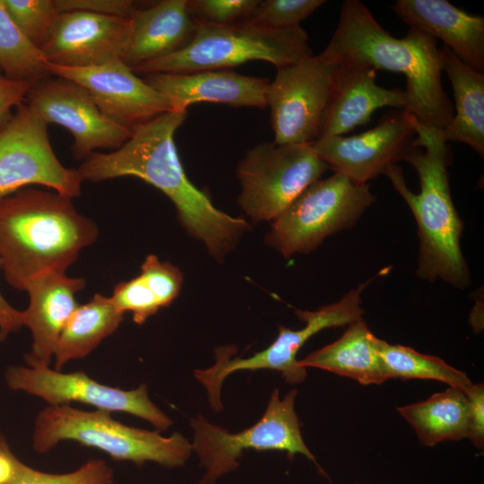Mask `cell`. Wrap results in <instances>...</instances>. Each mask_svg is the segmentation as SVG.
Segmentation results:
<instances>
[{"instance_id":"cell-18","label":"cell","mask_w":484,"mask_h":484,"mask_svg":"<svg viewBox=\"0 0 484 484\" xmlns=\"http://www.w3.org/2000/svg\"><path fill=\"white\" fill-rule=\"evenodd\" d=\"M337 65L318 138L342 135L366 125L379 108L406 109L405 91L377 85L374 68L350 62Z\"/></svg>"},{"instance_id":"cell-30","label":"cell","mask_w":484,"mask_h":484,"mask_svg":"<svg viewBox=\"0 0 484 484\" xmlns=\"http://www.w3.org/2000/svg\"><path fill=\"white\" fill-rule=\"evenodd\" d=\"M113 471L104 461L89 460L77 470L66 473H48L37 471L19 459L9 484H111Z\"/></svg>"},{"instance_id":"cell-25","label":"cell","mask_w":484,"mask_h":484,"mask_svg":"<svg viewBox=\"0 0 484 484\" xmlns=\"http://www.w3.org/2000/svg\"><path fill=\"white\" fill-rule=\"evenodd\" d=\"M124 314L117 309L110 297L95 294L77 308L65 323L56 343L55 369L69 361L90 354L105 338L120 325Z\"/></svg>"},{"instance_id":"cell-20","label":"cell","mask_w":484,"mask_h":484,"mask_svg":"<svg viewBox=\"0 0 484 484\" xmlns=\"http://www.w3.org/2000/svg\"><path fill=\"white\" fill-rule=\"evenodd\" d=\"M83 278L51 272L34 279L26 288L29 306L22 311V324L32 336V346L24 359L29 367H49L59 335L77 308L75 294L84 289Z\"/></svg>"},{"instance_id":"cell-40","label":"cell","mask_w":484,"mask_h":484,"mask_svg":"<svg viewBox=\"0 0 484 484\" xmlns=\"http://www.w3.org/2000/svg\"><path fill=\"white\" fill-rule=\"evenodd\" d=\"M2 341H3V339H2L1 336H0V342H1Z\"/></svg>"},{"instance_id":"cell-11","label":"cell","mask_w":484,"mask_h":484,"mask_svg":"<svg viewBox=\"0 0 484 484\" xmlns=\"http://www.w3.org/2000/svg\"><path fill=\"white\" fill-rule=\"evenodd\" d=\"M48 127L24 100L0 129V199L33 185L72 199L80 195L83 179L57 159Z\"/></svg>"},{"instance_id":"cell-19","label":"cell","mask_w":484,"mask_h":484,"mask_svg":"<svg viewBox=\"0 0 484 484\" xmlns=\"http://www.w3.org/2000/svg\"><path fill=\"white\" fill-rule=\"evenodd\" d=\"M145 82L165 96L174 109L207 101L232 107H267L266 78L248 76L229 69L191 73H147Z\"/></svg>"},{"instance_id":"cell-27","label":"cell","mask_w":484,"mask_h":484,"mask_svg":"<svg viewBox=\"0 0 484 484\" xmlns=\"http://www.w3.org/2000/svg\"><path fill=\"white\" fill-rule=\"evenodd\" d=\"M377 350L388 380H436L464 393L473 385L464 372L438 357L422 354L411 347L390 344L379 338Z\"/></svg>"},{"instance_id":"cell-33","label":"cell","mask_w":484,"mask_h":484,"mask_svg":"<svg viewBox=\"0 0 484 484\" xmlns=\"http://www.w3.org/2000/svg\"><path fill=\"white\" fill-rule=\"evenodd\" d=\"M140 275L155 294L160 307H169L178 296L183 275L169 262H161L155 255L146 256Z\"/></svg>"},{"instance_id":"cell-32","label":"cell","mask_w":484,"mask_h":484,"mask_svg":"<svg viewBox=\"0 0 484 484\" xmlns=\"http://www.w3.org/2000/svg\"><path fill=\"white\" fill-rule=\"evenodd\" d=\"M110 298L118 311L123 314L130 312L134 322L138 324H143L161 308L155 294L140 274L117 283Z\"/></svg>"},{"instance_id":"cell-2","label":"cell","mask_w":484,"mask_h":484,"mask_svg":"<svg viewBox=\"0 0 484 484\" xmlns=\"http://www.w3.org/2000/svg\"><path fill=\"white\" fill-rule=\"evenodd\" d=\"M333 63H359L401 73L406 77V110L426 126L444 129L454 108L442 82L440 50L436 39L410 28L397 39L385 30L359 0H346L337 28L325 49L318 55Z\"/></svg>"},{"instance_id":"cell-29","label":"cell","mask_w":484,"mask_h":484,"mask_svg":"<svg viewBox=\"0 0 484 484\" xmlns=\"http://www.w3.org/2000/svg\"><path fill=\"white\" fill-rule=\"evenodd\" d=\"M3 1L15 24L40 49L60 13L56 0Z\"/></svg>"},{"instance_id":"cell-26","label":"cell","mask_w":484,"mask_h":484,"mask_svg":"<svg viewBox=\"0 0 484 484\" xmlns=\"http://www.w3.org/2000/svg\"><path fill=\"white\" fill-rule=\"evenodd\" d=\"M469 402L464 392L449 387L425 401L397 408L423 445L467 437Z\"/></svg>"},{"instance_id":"cell-7","label":"cell","mask_w":484,"mask_h":484,"mask_svg":"<svg viewBox=\"0 0 484 484\" xmlns=\"http://www.w3.org/2000/svg\"><path fill=\"white\" fill-rule=\"evenodd\" d=\"M297 393V389L293 388L281 399L279 389H275L263 417L252 427L235 434L210 423L202 414L192 419L191 427L194 431L192 451L204 468L198 484H216L219 479L235 471L246 449L286 452L290 459L300 454L324 473L303 440L295 411Z\"/></svg>"},{"instance_id":"cell-15","label":"cell","mask_w":484,"mask_h":484,"mask_svg":"<svg viewBox=\"0 0 484 484\" xmlns=\"http://www.w3.org/2000/svg\"><path fill=\"white\" fill-rule=\"evenodd\" d=\"M414 136L411 114L402 108L385 114L374 128L364 133L322 137L313 145L334 172L358 184H367L403 160Z\"/></svg>"},{"instance_id":"cell-4","label":"cell","mask_w":484,"mask_h":484,"mask_svg":"<svg viewBox=\"0 0 484 484\" xmlns=\"http://www.w3.org/2000/svg\"><path fill=\"white\" fill-rule=\"evenodd\" d=\"M411 123L416 137L403 160L416 170L419 193L408 188L402 169L397 164L384 175L406 202L418 225L417 275L463 289L470 283V271L460 245L463 223L453 203L449 186L450 151L442 129L424 125L412 114Z\"/></svg>"},{"instance_id":"cell-3","label":"cell","mask_w":484,"mask_h":484,"mask_svg":"<svg viewBox=\"0 0 484 484\" xmlns=\"http://www.w3.org/2000/svg\"><path fill=\"white\" fill-rule=\"evenodd\" d=\"M98 235L96 223L56 191L25 187L0 199L1 269L16 290L42 274L66 272Z\"/></svg>"},{"instance_id":"cell-14","label":"cell","mask_w":484,"mask_h":484,"mask_svg":"<svg viewBox=\"0 0 484 484\" xmlns=\"http://www.w3.org/2000/svg\"><path fill=\"white\" fill-rule=\"evenodd\" d=\"M25 102L47 124L59 125L71 133L73 154L78 160L98 149L117 150L133 133L108 118L83 86L66 78L50 74L35 82Z\"/></svg>"},{"instance_id":"cell-17","label":"cell","mask_w":484,"mask_h":484,"mask_svg":"<svg viewBox=\"0 0 484 484\" xmlns=\"http://www.w3.org/2000/svg\"><path fill=\"white\" fill-rule=\"evenodd\" d=\"M130 18L84 11L60 13L40 48L47 62L88 67L121 59L130 36Z\"/></svg>"},{"instance_id":"cell-35","label":"cell","mask_w":484,"mask_h":484,"mask_svg":"<svg viewBox=\"0 0 484 484\" xmlns=\"http://www.w3.org/2000/svg\"><path fill=\"white\" fill-rule=\"evenodd\" d=\"M56 4L59 13L84 11L125 18H131L137 10L131 0H56Z\"/></svg>"},{"instance_id":"cell-24","label":"cell","mask_w":484,"mask_h":484,"mask_svg":"<svg viewBox=\"0 0 484 484\" xmlns=\"http://www.w3.org/2000/svg\"><path fill=\"white\" fill-rule=\"evenodd\" d=\"M440 50L442 70L451 82L455 113L442 129L445 142L462 143L484 154V73L460 60L447 47Z\"/></svg>"},{"instance_id":"cell-6","label":"cell","mask_w":484,"mask_h":484,"mask_svg":"<svg viewBox=\"0 0 484 484\" xmlns=\"http://www.w3.org/2000/svg\"><path fill=\"white\" fill-rule=\"evenodd\" d=\"M313 56L301 28L273 30L247 20L218 25L196 20L195 33L184 48L143 64L134 72L191 73L222 70L248 61H266L276 69Z\"/></svg>"},{"instance_id":"cell-9","label":"cell","mask_w":484,"mask_h":484,"mask_svg":"<svg viewBox=\"0 0 484 484\" xmlns=\"http://www.w3.org/2000/svg\"><path fill=\"white\" fill-rule=\"evenodd\" d=\"M373 279L358 285L346 293L338 302L320 307L315 311L295 309L297 316L306 323L299 330L280 325L275 341L265 350L252 357H236L230 346L215 350L216 363L206 369H196L194 377L204 386L211 407L215 411L222 410L221 385L225 378L239 370L272 369L281 372L289 384H299L307 376V369L301 367L297 354L301 347L318 332L332 327L350 324L362 317L361 293Z\"/></svg>"},{"instance_id":"cell-31","label":"cell","mask_w":484,"mask_h":484,"mask_svg":"<svg viewBox=\"0 0 484 484\" xmlns=\"http://www.w3.org/2000/svg\"><path fill=\"white\" fill-rule=\"evenodd\" d=\"M324 3L323 0L260 1L246 20L273 30L297 28Z\"/></svg>"},{"instance_id":"cell-8","label":"cell","mask_w":484,"mask_h":484,"mask_svg":"<svg viewBox=\"0 0 484 484\" xmlns=\"http://www.w3.org/2000/svg\"><path fill=\"white\" fill-rule=\"evenodd\" d=\"M375 201L367 184L334 172L307 187L272 224L266 241L285 258L307 254L351 227Z\"/></svg>"},{"instance_id":"cell-16","label":"cell","mask_w":484,"mask_h":484,"mask_svg":"<svg viewBox=\"0 0 484 484\" xmlns=\"http://www.w3.org/2000/svg\"><path fill=\"white\" fill-rule=\"evenodd\" d=\"M48 71L51 75L83 86L108 118L131 131L174 109L165 96L135 75L121 59L88 67H66L48 63Z\"/></svg>"},{"instance_id":"cell-37","label":"cell","mask_w":484,"mask_h":484,"mask_svg":"<svg viewBox=\"0 0 484 484\" xmlns=\"http://www.w3.org/2000/svg\"><path fill=\"white\" fill-rule=\"evenodd\" d=\"M32 84L6 77L0 71V129L22 103Z\"/></svg>"},{"instance_id":"cell-12","label":"cell","mask_w":484,"mask_h":484,"mask_svg":"<svg viewBox=\"0 0 484 484\" xmlns=\"http://www.w3.org/2000/svg\"><path fill=\"white\" fill-rule=\"evenodd\" d=\"M337 66L311 56L277 69L266 90L275 143L300 144L318 139Z\"/></svg>"},{"instance_id":"cell-28","label":"cell","mask_w":484,"mask_h":484,"mask_svg":"<svg viewBox=\"0 0 484 484\" xmlns=\"http://www.w3.org/2000/svg\"><path fill=\"white\" fill-rule=\"evenodd\" d=\"M0 71L30 84L50 75L41 50L22 33L0 0Z\"/></svg>"},{"instance_id":"cell-36","label":"cell","mask_w":484,"mask_h":484,"mask_svg":"<svg viewBox=\"0 0 484 484\" xmlns=\"http://www.w3.org/2000/svg\"><path fill=\"white\" fill-rule=\"evenodd\" d=\"M469 402L467 437L479 450L484 447V386L473 384L465 393Z\"/></svg>"},{"instance_id":"cell-21","label":"cell","mask_w":484,"mask_h":484,"mask_svg":"<svg viewBox=\"0 0 484 484\" xmlns=\"http://www.w3.org/2000/svg\"><path fill=\"white\" fill-rule=\"evenodd\" d=\"M393 12L410 28L441 39L471 69L484 72V18L470 14L446 0H398Z\"/></svg>"},{"instance_id":"cell-10","label":"cell","mask_w":484,"mask_h":484,"mask_svg":"<svg viewBox=\"0 0 484 484\" xmlns=\"http://www.w3.org/2000/svg\"><path fill=\"white\" fill-rule=\"evenodd\" d=\"M313 143H263L246 153L238 166V203L253 220L273 221L330 169Z\"/></svg>"},{"instance_id":"cell-5","label":"cell","mask_w":484,"mask_h":484,"mask_svg":"<svg viewBox=\"0 0 484 484\" xmlns=\"http://www.w3.org/2000/svg\"><path fill=\"white\" fill-rule=\"evenodd\" d=\"M65 440L97 448L114 460L136 465L153 462L168 468L180 467L193 452L187 438L177 432L163 436L159 430L129 427L100 410L82 411L69 404L45 407L35 420L33 449L45 454Z\"/></svg>"},{"instance_id":"cell-38","label":"cell","mask_w":484,"mask_h":484,"mask_svg":"<svg viewBox=\"0 0 484 484\" xmlns=\"http://www.w3.org/2000/svg\"><path fill=\"white\" fill-rule=\"evenodd\" d=\"M1 269V260H0ZM22 324V311L13 307L0 293V336L4 340L10 333L18 331Z\"/></svg>"},{"instance_id":"cell-22","label":"cell","mask_w":484,"mask_h":484,"mask_svg":"<svg viewBox=\"0 0 484 484\" xmlns=\"http://www.w3.org/2000/svg\"><path fill=\"white\" fill-rule=\"evenodd\" d=\"M130 25L122 61L134 69L186 47L194 36L196 20L187 0H162L148 8H137Z\"/></svg>"},{"instance_id":"cell-34","label":"cell","mask_w":484,"mask_h":484,"mask_svg":"<svg viewBox=\"0 0 484 484\" xmlns=\"http://www.w3.org/2000/svg\"><path fill=\"white\" fill-rule=\"evenodd\" d=\"M258 0H194L188 8L195 20L227 25L249 18Z\"/></svg>"},{"instance_id":"cell-39","label":"cell","mask_w":484,"mask_h":484,"mask_svg":"<svg viewBox=\"0 0 484 484\" xmlns=\"http://www.w3.org/2000/svg\"><path fill=\"white\" fill-rule=\"evenodd\" d=\"M16 458L0 435V484H9L14 475Z\"/></svg>"},{"instance_id":"cell-23","label":"cell","mask_w":484,"mask_h":484,"mask_svg":"<svg viewBox=\"0 0 484 484\" xmlns=\"http://www.w3.org/2000/svg\"><path fill=\"white\" fill-rule=\"evenodd\" d=\"M333 343L298 360L301 367H316L350 377L362 385L388 380L377 350V338L362 317L348 324Z\"/></svg>"},{"instance_id":"cell-1","label":"cell","mask_w":484,"mask_h":484,"mask_svg":"<svg viewBox=\"0 0 484 484\" xmlns=\"http://www.w3.org/2000/svg\"><path fill=\"white\" fill-rule=\"evenodd\" d=\"M186 117V110L172 109L139 125L120 148L91 154L78 170L83 181L134 177L153 186L174 203L188 233L221 259L250 226L217 209L187 178L174 142Z\"/></svg>"},{"instance_id":"cell-13","label":"cell","mask_w":484,"mask_h":484,"mask_svg":"<svg viewBox=\"0 0 484 484\" xmlns=\"http://www.w3.org/2000/svg\"><path fill=\"white\" fill-rule=\"evenodd\" d=\"M5 381L10 389L39 397L49 405L81 402L108 412H126L147 420L159 431L173 424L151 402L145 385L125 391L99 384L82 371L63 373L49 367L29 366L9 367Z\"/></svg>"}]
</instances>
